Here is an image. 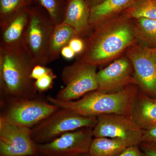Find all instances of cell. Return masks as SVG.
<instances>
[{
  "mask_svg": "<svg viewBox=\"0 0 156 156\" xmlns=\"http://www.w3.org/2000/svg\"><path fill=\"white\" fill-rule=\"evenodd\" d=\"M84 40L85 48L76 61L97 67L110 63L136 41L133 19L122 14L108 20L92 29Z\"/></svg>",
  "mask_w": 156,
  "mask_h": 156,
  "instance_id": "obj_1",
  "label": "cell"
},
{
  "mask_svg": "<svg viewBox=\"0 0 156 156\" xmlns=\"http://www.w3.org/2000/svg\"><path fill=\"white\" fill-rule=\"evenodd\" d=\"M35 65L24 46L0 47L1 99L32 98L41 95L30 78Z\"/></svg>",
  "mask_w": 156,
  "mask_h": 156,
  "instance_id": "obj_2",
  "label": "cell"
},
{
  "mask_svg": "<svg viewBox=\"0 0 156 156\" xmlns=\"http://www.w3.org/2000/svg\"><path fill=\"white\" fill-rule=\"evenodd\" d=\"M139 89L136 85H131L112 92L95 90L70 101L59 100L53 97H48L47 99L59 108L68 109L85 116L114 114L131 117Z\"/></svg>",
  "mask_w": 156,
  "mask_h": 156,
  "instance_id": "obj_3",
  "label": "cell"
},
{
  "mask_svg": "<svg viewBox=\"0 0 156 156\" xmlns=\"http://www.w3.org/2000/svg\"><path fill=\"white\" fill-rule=\"evenodd\" d=\"M97 117L85 116L68 109L59 108L31 128V136L37 144L50 142L70 131L93 128Z\"/></svg>",
  "mask_w": 156,
  "mask_h": 156,
  "instance_id": "obj_4",
  "label": "cell"
},
{
  "mask_svg": "<svg viewBox=\"0 0 156 156\" xmlns=\"http://www.w3.org/2000/svg\"><path fill=\"white\" fill-rule=\"evenodd\" d=\"M0 107V118L30 128L59 108L41 95L32 98L1 99Z\"/></svg>",
  "mask_w": 156,
  "mask_h": 156,
  "instance_id": "obj_5",
  "label": "cell"
},
{
  "mask_svg": "<svg viewBox=\"0 0 156 156\" xmlns=\"http://www.w3.org/2000/svg\"><path fill=\"white\" fill-rule=\"evenodd\" d=\"M54 26L41 6L37 3L30 6L23 46L36 65L47 66L49 63L48 46Z\"/></svg>",
  "mask_w": 156,
  "mask_h": 156,
  "instance_id": "obj_6",
  "label": "cell"
},
{
  "mask_svg": "<svg viewBox=\"0 0 156 156\" xmlns=\"http://www.w3.org/2000/svg\"><path fill=\"white\" fill-rule=\"evenodd\" d=\"M97 66L76 61L65 66L61 78L65 87L56 94L55 98L63 101L75 100L98 89Z\"/></svg>",
  "mask_w": 156,
  "mask_h": 156,
  "instance_id": "obj_7",
  "label": "cell"
},
{
  "mask_svg": "<svg viewBox=\"0 0 156 156\" xmlns=\"http://www.w3.org/2000/svg\"><path fill=\"white\" fill-rule=\"evenodd\" d=\"M134 70L136 86L146 95L156 99V48L136 41L125 53Z\"/></svg>",
  "mask_w": 156,
  "mask_h": 156,
  "instance_id": "obj_8",
  "label": "cell"
},
{
  "mask_svg": "<svg viewBox=\"0 0 156 156\" xmlns=\"http://www.w3.org/2000/svg\"><path fill=\"white\" fill-rule=\"evenodd\" d=\"M142 130L131 117L118 114H105L97 116L93 128L94 137L115 138L140 145L142 142Z\"/></svg>",
  "mask_w": 156,
  "mask_h": 156,
  "instance_id": "obj_9",
  "label": "cell"
},
{
  "mask_svg": "<svg viewBox=\"0 0 156 156\" xmlns=\"http://www.w3.org/2000/svg\"><path fill=\"white\" fill-rule=\"evenodd\" d=\"M31 133V128L0 118V156H38L37 144Z\"/></svg>",
  "mask_w": 156,
  "mask_h": 156,
  "instance_id": "obj_10",
  "label": "cell"
},
{
  "mask_svg": "<svg viewBox=\"0 0 156 156\" xmlns=\"http://www.w3.org/2000/svg\"><path fill=\"white\" fill-rule=\"evenodd\" d=\"M93 128L70 131L47 143L37 144L38 156H76L89 153Z\"/></svg>",
  "mask_w": 156,
  "mask_h": 156,
  "instance_id": "obj_11",
  "label": "cell"
},
{
  "mask_svg": "<svg viewBox=\"0 0 156 156\" xmlns=\"http://www.w3.org/2000/svg\"><path fill=\"white\" fill-rule=\"evenodd\" d=\"M96 80L97 90L102 92H112L136 85L134 69L125 54L97 72Z\"/></svg>",
  "mask_w": 156,
  "mask_h": 156,
  "instance_id": "obj_12",
  "label": "cell"
},
{
  "mask_svg": "<svg viewBox=\"0 0 156 156\" xmlns=\"http://www.w3.org/2000/svg\"><path fill=\"white\" fill-rule=\"evenodd\" d=\"M30 8L23 9L5 24L0 26V47L17 48L23 46Z\"/></svg>",
  "mask_w": 156,
  "mask_h": 156,
  "instance_id": "obj_13",
  "label": "cell"
},
{
  "mask_svg": "<svg viewBox=\"0 0 156 156\" xmlns=\"http://www.w3.org/2000/svg\"><path fill=\"white\" fill-rule=\"evenodd\" d=\"M62 22L73 27L78 35L85 38L92 30L89 23L91 8L87 0H67Z\"/></svg>",
  "mask_w": 156,
  "mask_h": 156,
  "instance_id": "obj_14",
  "label": "cell"
},
{
  "mask_svg": "<svg viewBox=\"0 0 156 156\" xmlns=\"http://www.w3.org/2000/svg\"><path fill=\"white\" fill-rule=\"evenodd\" d=\"M131 118L142 130L156 126V99L148 96L139 89Z\"/></svg>",
  "mask_w": 156,
  "mask_h": 156,
  "instance_id": "obj_15",
  "label": "cell"
},
{
  "mask_svg": "<svg viewBox=\"0 0 156 156\" xmlns=\"http://www.w3.org/2000/svg\"><path fill=\"white\" fill-rule=\"evenodd\" d=\"M136 0H105L91 8L89 23L92 29L108 20L116 17Z\"/></svg>",
  "mask_w": 156,
  "mask_h": 156,
  "instance_id": "obj_16",
  "label": "cell"
},
{
  "mask_svg": "<svg viewBox=\"0 0 156 156\" xmlns=\"http://www.w3.org/2000/svg\"><path fill=\"white\" fill-rule=\"evenodd\" d=\"M78 35L76 30L70 26L61 23L54 25L50 35L48 46L49 62L59 58L62 49L68 44L70 40Z\"/></svg>",
  "mask_w": 156,
  "mask_h": 156,
  "instance_id": "obj_17",
  "label": "cell"
},
{
  "mask_svg": "<svg viewBox=\"0 0 156 156\" xmlns=\"http://www.w3.org/2000/svg\"><path fill=\"white\" fill-rule=\"evenodd\" d=\"M131 146L130 144L121 140L94 137L89 153L91 156H117Z\"/></svg>",
  "mask_w": 156,
  "mask_h": 156,
  "instance_id": "obj_18",
  "label": "cell"
},
{
  "mask_svg": "<svg viewBox=\"0 0 156 156\" xmlns=\"http://www.w3.org/2000/svg\"><path fill=\"white\" fill-rule=\"evenodd\" d=\"M133 21L136 41L149 48H156V20L139 18Z\"/></svg>",
  "mask_w": 156,
  "mask_h": 156,
  "instance_id": "obj_19",
  "label": "cell"
},
{
  "mask_svg": "<svg viewBox=\"0 0 156 156\" xmlns=\"http://www.w3.org/2000/svg\"><path fill=\"white\" fill-rule=\"evenodd\" d=\"M122 14L131 19L146 18L156 20V0H136Z\"/></svg>",
  "mask_w": 156,
  "mask_h": 156,
  "instance_id": "obj_20",
  "label": "cell"
},
{
  "mask_svg": "<svg viewBox=\"0 0 156 156\" xmlns=\"http://www.w3.org/2000/svg\"><path fill=\"white\" fill-rule=\"evenodd\" d=\"M36 0H0V26L23 9L36 3Z\"/></svg>",
  "mask_w": 156,
  "mask_h": 156,
  "instance_id": "obj_21",
  "label": "cell"
},
{
  "mask_svg": "<svg viewBox=\"0 0 156 156\" xmlns=\"http://www.w3.org/2000/svg\"><path fill=\"white\" fill-rule=\"evenodd\" d=\"M36 2L46 11L53 25L62 22L67 5L66 0H36Z\"/></svg>",
  "mask_w": 156,
  "mask_h": 156,
  "instance_id": "obj_22",
  "label": "cell"
},
{
  "mask_svg": "<svg viewBox=\"0 0 156 156\" xmlns=\"http://www.w3.org/2000/svg\"><path fill=\"white\" fill-rule=\"evenodd\" d=\"M56 76L53 72L45 75L34 81L36 89L40 93L48 91L53 87Z\"/></svg>",
  "mask_w": 156,
  "mask_h": 156,
  "instance_id": "obj_23",
  "label": "cell"
},
{
  "mask_svg": "<svg viewBox=\"0 0 156 156\" xmlns=\"http://www.w3.org/2000/svg\"><path fill=\"white\" fill-rule=\"evenodd\" d=\"M52 72H53L52 70L47 66L36 65L32 70L30 78L34 80L35 81L45 75Z\"/></svg>",
  "mask_w": 156,
  "mask_h": 156,
  "instance_id": "obj_24",
  "label": "cell"
},
{
  "mask_svg": "<svg viewBox=\"0 0 156 156\" xmlns=\"http://www.w3.org/2000/svg\"><path fill=\"white\" fill-rule=\"evenodd\" d=\"M68 45L71 48L76 55H78L83 51L85 48V42L83 38L76 37L70 40Z\"/></svg>",
  "mask_w": 156,
  "mask_h": 156,
  "instance_id": "obj_25",
  "label": "cell"
},
{
  "mask_svg": "<svg viewBox=\"0 0 156 156\" xmlns=\"http://www.w3.org/2000/svg\"><path fill=\"white\" fill-rule=\"evenodd\" d=\"M142 142L151 144L156 145V126L142 130Z\"/></svg>",
  "mask_w": 156,
  "mask_h": 156,
  "instance_id": "obj_26",
  "label": "cell"
},
{
  "mask_svg": "<svg viewBox=\"0 0 156 156\" xmlns=\"http://www.w3.org/2000/svg\"><path fill=\"white\" fill-rule=\"evenodd\" d=\"M117 156H144L139 145H132Z\"/></svg>",
  "mask_w": 156,
  "mask_h": 156,
  "instance_id": "obj_27",
  "label": "cell"
},
{
  "mask_svg": "<svg viewBox=\"0 0 156 156\" xmlns=\"http://www.w3.org/2000/svg\"><path fill=\"white\" fill-rule=\"evenodd\" d=\"M144 156H156V145L142 142L139 145Z\"/></svg>",
  "mask_w": 156,
  "mask_h": 156,
  "instance_id": "obj_28",
  "label": "cell"
},
{
  "mask_svg": "<svg viewBox=\"0 0 156 156\" xmlns=\"http://www.w3.org/2000/svg\"><path fill=\"white\" fill-rule=\"evenodd\" d=\"M61 55L65 59L70 60L73 58L76 54L71 48L67 45L62 49Z\"/></svg>",
  "mask_w": 156,
  "mask_h": 156,
  "instance_id": "obj_29",
  "label": "cell"
},
{
  "mask_svg": "<svg viewBox=\"0 0 156 156\" xmlns=\"http://www.w3.org/2000/svg\"><path fill=\"white\" fill-rule=\"evenodd\" d=\"M104 1L105 0H87L88 5L91 8L94 6L97 5Z\"/></svg>",
  "mask_w": 156,
  "mask_h": 156,
  "instance_id": "obj_30",
  "label": "cell"
},
{
  "mask_svg": "<svg viewBox=\"0 0 156 156\" xmlns=\"http://www.w3.org/2000/svg\"><path fill=\"white\" fill-rule=\"evenodd\" d=\"M76 156H91L90 155L89 153H84L80 154Z\"/></svg>",
  "mask_w": 156,
  "mask_h": 156,
  "instance_id": "obj_31",
  "label": "cell"
},
{
  "mask_svg": "<svg viewBox=\"0 0 156 156\" xmlns=\"http://www.w3.org/2000/svg\"><path fill=\"white\" fill-rule=\"evenodd\" d=\"M66 1H67V0H66Z\"/></svg>",
  "mask_w": 156,
  "mask_h": 156,
  "instance_id": "obj_32",
  "label": "cell"
}]
</instances>
